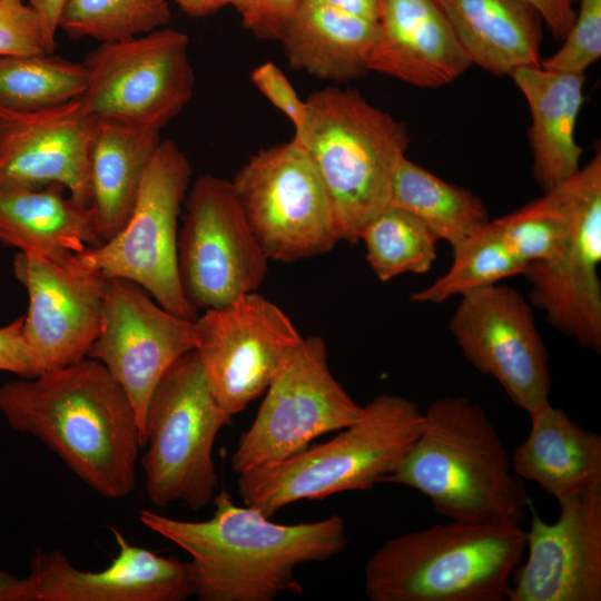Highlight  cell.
Instances as JSON below:
<instances>
[{"label": "cell", "instance_id": "cell-30", "mask_svg": "<svg viewBox=\"0 0 601 601\" xmlns=\"http://www.w3.org/2000/svg\"><path fill=\"white\" fill-rule=\"evenodd\" d=\"M452 250L453 263L449 270L413 293V302L439 304L504 278L524 275L528 267L511 253L491 220Z\"/></svg>", "mask_w": 601, "mask_h": 601}, {"label": "cell", "instance_id": "cell-42", "mask_svg": "<svg viewBox=\"0 0 601 601\" xmlns=\"http://www.w3.org/2000/svg\"><path fill=\"white\" fill-rule=\"evenodd\" d=\"M348 14L378 22L381 17L380 0H317Z\"/></svg>", "mask_w": 601, "mask_h": 601}, {"label": "cell", "instance_id": "cell-23", "mask_svg": "<svg viewBox=\"0 0 601 601\" xmlns=\"http://www.w3.org/2000/svg\"><path fill=\"white\" fill-rule=\"evenodd\" d=\"M510 76L530 107L534 177L549 191L581 168L583 149L575 141L574 128L584 100V73L536 66L519 68Z\"/></svg>", "mask_w": 601, "mask_h": 601}, {"label": "cell", "instance_id": "cell-34", "mask_svg": "<svg viewBox=\"0 0 601 601\" xmlns=\"http://www.w3.org/2000/svg\"><path fill=\"white\" fill-rule=\"evenodd\" d=\"M552 56L541 61L545 69L584 73L601 57V0H580L574 22Z\"/></svg>", "mask_w": 601, "mask_h": 601}, {"label": "cell", "instance_id": "cell-28", "mask_svg": "<svg viewBox=\"0 0 601 601\" xmlns=\"http://www.w3.org/2000/svg\"><path fill=\"white\" fill-rule=\"evenodd\" d=\"M390 205L417 217L437 240L452 249L490 221L483 203L403 157L392 178Z\"/></svg>", "mask_w": 601, "mask_h": 601}, {"label": "cell", "instance_id": "cell-2", "mask_svg": "<svg viewBox=\"0 0 601 601\" xmlns=\"http://www.w3.org/2000/svg\"><path fill=\"white\" fill-rule=\"evenodd\" d=\"M0 412L31 434L106 499L128 496L142 447L135 408L98 361L83 358L38 376L3 383Z\"/></svg>", "mask_w": 601, "mask_h": 601}, {"label": "cell", "instance_id": "cell-26", "mask_svg": "<svg viewBox=\"0 0 601 601\" xmlns=\"http://www.w3.org/2000/svg\"><path fill=\"white\" fill-rule=\"evenodd\" d=\"M378 22L317 0H299L279 41L292 68L345 82L364 76L378 36Z\"/></svg>", "mask_w": 601, "mask_h": 601}, {"label": "cell", "instance_id": "cell-16", "mask_svg": "<svg viewBox=\"0 0 601 601\" xmlns=\"http://www.w3.org/2000/svg\"><path fill=\"white\" fill-rule=\"evenodd\" d=\"M194 349V321L165 309L131 280L106 278L100 326L87 357L100 362L129 397L142 447L152 391L166 371Z\"/></svg>", "mask_w": 601, "mask_h": 601}, {"label": "cell", "instance_id": "cell-25", "mask_svg": "<svg viewBox=\"0 0 601 601\" xmlns=\"http://www.w3.org/2000/svg\"><path fill=\"white\" fill-rule=\"evenodd\" d=\"M160 131L95 119L88 155L89 208L101 243L128 220L146 168L161 141Z\"/></svg>", "mask_w": 601, "mask_h": 601}, {"label": "cell", "instance_id": "cell-8", "mask_svg": "<svg viewBox=\"0 0 601 601\" xmlns=\"http://www.w3.org/2000/svg\"><path fill=\"white\" fill-rule=\"evenodd\" d=\"M191 165L178 145L161 140L152 155L132 211L110 239L70 260L105 278L138 284L161 307L195 321L178 272L179 217L190 187Z\"/></svg>", "mask_w": 601, "mask_h": 601}, {"label": "cell", "instance_id": "cell-37", "mask_svg": "<svg viewBox=\"0 0 601 601\" xmlns=\"http://www.w3.org/2000/svg\"><path fill=\"white\" fill-rule=\"evenodd\" d=\"M299 0H244L237 8L243 26L264 40L279 41Z\"/></svg>", "mask_w": 601, "mask_h": 601}, {"label": "cell", "instance_id": "cell-14", "mask_svg": "<svg viewBox=\"0 0 601 601\" xmlns=\"http://www.w3.org/2000/svg\"><path fill=\"white\" fill-rule=\"evenodd\" d=\"M194 337L210 385L231 415L265 393L304 338L256 292L204 311L194 321Z\"/></svg>", "mask_w": 601, "mask_h": 601}, {"label": "cell", "instance_id": "cell-36", "mask_svg": "<svg viewBox=\"0 0 601 601\" xmlns=\"http://www.w3.org/2000/svg\"><path fill=\"white\" fill-rule=\"evenodd\" d=\"M250 78L258 90L292 121L294 135H298L306 122V101L299 99L283 71L268 61L254 68Z\"/></svg>", "mask_w": 601, "mask_h": 601}, {"label": "cell", "instance_id": "cell-24", "mask_svg": "<svg viewBox=\"0 0 601 601\" xmlns=\"http://www.w3.org/2000/svg\"><path fill=\"white\" fill-rule=\"evenodd\" d=\"M0 244L58 264L100 245L92 213L59 184L0 187Z\"/></svg>", "mask_w": 601, "mask_h": 601}, {"label": "cell", "instance_id": "cell-17", "mask_svg": "<svg viewBox=\"0 0 601 601\" xmlns=\"http://www.w3.org/2000/svg\"><path fill=\"white\" fill-rule=\"evenodd\" d=\"M558 503L559 516L549 523L530 502L526 558L512 574L506 600H601V487Z\"/></svg>", "mask_w": 601, "mask_h": 601}, {"label": "cell", "instance_id": "cell-9", "mask_svg": "<svg viewBox=\"0 0 601 601\" xmlns=\"http://www.w3.org/2000/svg\"><path fill=\"white\" fill-rule=\"evenodd\" d=\"M231 184L268 260L311 258L341 240L327 190L294 138L250 157Z\"/></svg>", "mask_w": 601, "mask_h": 601}, {"label": "cell", "instance_id": "cell-13", "mask_svg": "<svg viewBox=\"0 0 601 601\" xmlns=\"http://www.w3.org/2000/svg\"><path fill=\"white\" fill-rule=\"evenodd\" d=\"M549 191L566 214L570 234L558 258L528 265L524 276L531 285L530 299L554 328L600 353V150L572 177Z\"/></svg>", "mask_w": 601, "mask_h": 601}, {"label": "cell", "instance_id": "cell-27", "mask_svg": "<svg viewBox=\"0 0 601 601\" xmlns=\"http://www.w3.org/2000/svg\"><path fill=\"white\" fill-rule=\"evenodd\" d=\"M471 65L495 75L541 66V17L524 0H436Z\"/></svg>", "mask_w": 601, "mask_h": 601}, {"label": "cell", "instance_id": "cell-4", "mask_svg": "<svg viewBox=\"0 0 601 601\" xmlns=\"http://www.w3.org/2000/svg\"><path fill=\"white\" fill-rule=\"evenodd\" d=\"M519 524L452 521L382 544L364 570L372 601H503L525 554Z\"/></svg>", "mask_w": 601, "mask_h": 601}, {"label": "cell", "instance_id": "cell-3", "mask_svg": "<svg viewBox=\"0 0 601 601\" xmlns=\"http://www.w3.org/2000/svg\"><path fill=\"white\" fill-rule=\"evenodd\" d=\"M382 482L420 492L452 521L521 525L531 502L497 430L464 396L431 403L418 436Z\"/></svg>", "mask_w": 601, "mask_h": 601}, {"label": "cell", "instance_id": "cell-38", "mask_svg": "<svg viewBox=\"0 0 601 601\" xmlns=\"http://www.w3.org/2000/svg\"><path fill=\"white\" fill-rule=\"evenodd\" d=\"M0 371L22 378L43 372L24 339L23 315L0 326Z\"/></svg>", "mask_w": 601, "mask_h": 601}, {"label": "cell", "instance_id": "cell-10", "mask_svg": "<svg viewBox=\"0 0 601 601\" xmlns=\"http://www.w3.org/2000/svg\"><path fill=\"white\" fill-rule=\"evenodd\" d=\"M189 38L160 28L130 39L100 42L82 63L87 83L79 98L93 119L161 130L194 95Z\"/></svg>", "mask_w": 601, "mask_h": 601}, {"label": "cell", "instance_id": "cell-22", "mask_svg": "<svg viewBox=\"0 0 601 601\" xmlns=\"http://www.w3.org/2000/svg\"><path fill=\"white\" fill-rule=\"evenodd\" d=\"M526 439L511 456L513 471L562 501L601 487V436L550 401L529 413Z\"/></svg>", "mask_w": 601, "mask_h": 601}, {"label": "cell", "instance_id": "cell-7", "mask_svg": "<svg viewBox=\"0 0 601 601\" xmlns=\"http://www.w3.org/2000/svg\"><path fill=\"white\" fill-rule=\"evenodd\" d=\"M231 417L195 349L166 371L150 395L144 423L141 466L154 506L181 502L200 511L213 502L218 486L213 449Z\"/></svg>", "mask_w": 601, "mask_h": 601}, {"label": "cell", "instance_id": "cell-31", "mask_svg": "<svg viewBox=\"0 0 601 601\" xmlns=\"http://www.w3.org/2000/svg\"><path fill=\"white\" fill-rule=\"evenodd\" d=\"M368 264L382 282L398 275L425 274L436 258L437 239L413 214L390 205L359 234Z\"/></svg>", "mask_w": 601, "mask_h": 601}, {"label": "cell", "instance_id": "cell-39", "mask_svg": "<svg viewBox=\"0 0 601 601\" xmlns=\"http://www.w3.org/2000/svg\"><path fill=\"white\" fill-rule=\"evenodd\" d=\"M545 21L556 41H562L572 27L575 0H524Z\"/></svg>", "mask_w": 601, "mask_h": 601}, {"label": "cell", "instance_id": "cell-35", "mask_svg": "<svg viewBox=\"0 0 601 601\" xmlns=\"http://www.w3.org/2000/svg\"><path fill=\"white\" fill-rule=\"evenodd\" d=\"M47 52L41 26L24 0H0V57Z\"/></svg>", "mask_w": 601, "mask_h": 601}, {"label": "cell", "instance_id": "cell-20", "mask_svg": "<svg viewBox=\"0 0 601 601\" xmlns=\"http://www.w3.org/2000/svg\"><path fill=\"white\" fill-rule=\"evenodd\" d=\"M118 553L99 571H81L59 549L30 560L36 601H185L194 597L187 561L131 544L110 529Z\"/></svg>", "mask_w": 601, "mask_h": 601}, {"label": "cell", "instance_id": "cell-44", "mask_svg": "<svg viewBox=\"0 0 601 601\" xmlns=\"http://www.w3.org/2000/svg\"><path fill=\"white\" fill-rule=\"evenodd\" d=\"M243 1L244 0H213V7L215 11L226 6H231L237 9Z\"/></svg>", "mask_w": 601, "mask_h": 601}, {"label": "cell", "instance_id": "cell-33", "mask_svg": "<svg viewBox=\"0 0 601 601\" xmlns=\"http://www.w3.org/2000/svg\"><path fill=\"white\" fill-rule=\"evenodd\" d=\"M492 221L511 253L526 266L558 258L570 234L569 218L550 191Z\"/></svg>", "mask_w": 601, "mask_h": 601}, {"label": "cell", "instance_id": "cell-43", "mask_svg": "<svg viewBox=\"0 0 601 601\" xmlns=\"http://www.w3.org/2000/svg\"><path fill=\"white\" fill-rule=\"evenodd\" d=\"M174 1L184 12L189 16L201 17L215 12L213 0H161Z\"/></svg>", "mask_w": 601, "mask_h": 601}, {"label": "cell", "instance_id": "cell-5", "mask_svg": "<svg viewBox=\"0 0 601 601\" xmlns=\"http://www.w3.org/2000/svg\"><path fill=\"white\" fill-rule=\"evenodd\" d=\"M306 107L305 126L293 138L327 190L341 240L357 242L390 206L392 178L408 147L406 126L351 88L315 91Z\"/></svg>", "mask_w": 601, "mask_h": 601}, {"label": "cell", "instance_id": "cell-29", "mask_svg": "<svg viewBox=\"0 0 601 601\" xmlns=\"http://www.w3.org/2000/svg\"><path fill=\"white\" fill-rule=\"evenodd\" d=\"M87 69L53 53L0 57V109L28 112L79 99Z\"/></svg>", "mask_w": 601, "mask_h": 601}, {"label": "cell", "instance_id": "cell-40", "mask_svg": "<svg viewBox=\"0 0 601 601\" xmlns=\"http://www.w3.org/2000/svg\"><path fill=\"white\" fill-rule=\"evenodd\" d=\"M37 14L45 41L46 51L53 53L59 19L66 0H27Z\"/></svg>", "mask_w": 601, "mask_h": 601}, {"label": "cell", "instance_id": "cell-1", "mask_svg": "<svg viewBox=\"0 0 601 601\" xmlns=\"http://www.w3.org/2000/svg\"><path fill=\"white\" fill-rule=\"evenodd\" d=\"M205 521L169 518L151 510L139 522L178 545L187 561L194 597L200 601H273L283 593L300 594L299 565L327 561L348 544L338 514L296 524L270 521L260 511L235 504L221 490Z\"/></svg>", "mask_w": 601, "mask_h": 601}, {"label": "cell", "instance_id": "cell-11", "mask_svg": "<svg viewBox=\"0 0 601 601\" xmlns=\"http://www.w3.org/2000/svg\"><path fill=\"white\" fill-rule=\"evenodd\" d=\"M264 394L230 460L237 475L292 457L318 436L355 423L363 413L333 376L318 335L303 338Z\"/></svg>", "mask_w": 601, "mask_h": 601}, {"label": "cell", "instance_id": "cell-12", "mask_svg": "<svg viewBox=\"0 0 601 601\" xmlns=\"http://www.w3.org/2000/svg\"><path fill=\"white\" fill-rule=\"evenodd\" d=\"M178 231V272L196 309L225 306L256 292L268 258L256 240L231 181L214 175L189 187Z\"/></svg>", "mask_w": 601, "mask_h": 601}, {"label": "cell", "instance_id": "cell-21", "mask_svg": "<svg viewBox=\"0 0 601 601\" xmlns=\"http://www.w3.org/2000/svg\"><path fill=\"white\" fill-rule=\"evenodd\" d=\"M368 70L422 88L449 85L471 62L436 0H380Z\"/></svg>", "mask_w": 601, "mask_h": 601}, {"label": "cell", "instance_id": "cell-6", "mask_svg": "<svg viewBox=\"0 0 601 601\" xmlns=\"http://www.w3.org/2000/svg\"><path fill=\"white\" fill-rule=\"evenodd\" d=\"M423 422L424 412L415 402L380 394L363 406L355 423L329 441L238 474V494L244 505L272 518L297 501L367 491L394 470Z\"/></svg>", "mask_w": 601, "mask_h": 601}, {"label": "cell", "instance_id": "cell-19", "mask_svg": "<svg viewBox=\"0 0 601 601\" xmlns=\"http://www.w3.org/2000/svg\"><path fill=\"white\" fill-rule=\"evenodd\" d=\"M95 119L76 99L28 112L0 109V187L62 185L89 207L88 155Z\"/></svg>", "mask_w": 601, "mask_h": 601}, {"label": "cell", "instance_id": "cell-18", "mask_svg": "<svg viewBox=\"0 0 601 601\" xmlns=\"http://www.w3.org/2000/svg\"><path fill=\"white\" fill-rule=\"evenodd\" d=\"M12 270L28 295L23 336L42 371L86 358L99 331L106 278L27 252L16 254Z\"/></svg>", "mask_w": 601, "mask_h": 601}, {"label": "cell", "instance_id": "cell-32", "mask_svg": "<svg viewBox=\"0 0 601 601\" xmlns=\"http://www.w3.org/2000/svg\"><path fill=\"white\" fill-rule=\"evenodd\" d=\"M170 18L169 4L161 0H66L59 30L73 40L110 42L160 29Z\"/></svg>", "mask_w": 601, "mask_h": 601}, {"label": "cell", "instance_id": "cell-15", "mask_svg": "<svg viewBox=\"0 0 601 601\" xmlns=\"http://www.w3.org/2000/svg\"><path fill=\"white\" fill-rule=\"evenodd\" d=\"M450 331L465 359L499 382L521 410L529 414L549 401L548 352L518 290L495 284L463 294Z\"/></svg>", "mask_w": 601, "mask_h": 601}, {"label": "cell", "instance_id": "cell-41", "mask_svg": "<svg viewBox=\"0 0 601 601\" xmlns=\"http://www.w3.org/2000/svg\"><path fill=\"white\" fill-rule=\"evenodd\" d=\"M0 601H36L33 583L29 575L18 578L0 570Z\"/></svg>", "mask_w": 601, "mask_h": 601}]
</instances>
